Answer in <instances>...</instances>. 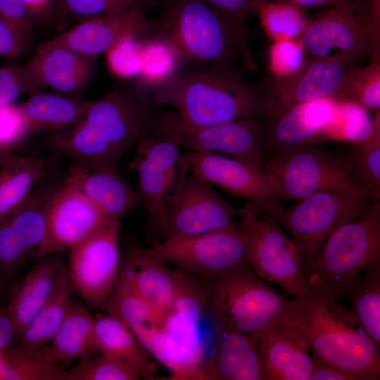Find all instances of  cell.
<instances>
[{
	"label": "cell",
	"instance_id": "56",
	"mask_svg": "<svg viewBox=\"0 0 380 380\" xmlns=\"http://www.w3.org/2000/svg\"><path fill=\"white\" fill-rule=\"evenodd\" d=\"M2 287H3L2 281H1V279L0 278V292H1V289H2Z\"/></svg>",
	"mask_w": 380,
	"mask_h": 380
},
{
	"label": "cell",
	"instance_id": "6",
	"mask_svg": "<svg viewBox=\"0 0 380 380\" xmlns=\"http://www.w3.org/2000/svg\"><path fill=\"white\" fill-rule=\"evenodd\" d=\"M202 277L212 303L227 322L250 334L258 336L281 324L291 303V298L264 282L251 266Z\"/></svg>",
	"mask_w": 380,
	"mask_h": 380
},
{
	"label": "cell",
	"instance_id": "19",
	"mask_svg": "<svg viewBox=\"0 0 380 380\" xmlns=\"http://www.w3.org/2000/svg\"><path fill=\"white\" fill-rule=\"evenodd\" d=\"M181 147L191 151L221 153L263 168L262 120L243 118L198 129H186L169 115Z\"/></svg>",
	"mask_w": 380,
	"mask_h": 380
},
{
	"label": "cell",
	"instance_id": "1",
	"mask_svg": "<svg viewBox=\"0 0 380 380\" xmlns=\"http://www.w3.org/2000/svg\"><path fill=\"white\" fill-rule=\"evenodd\" d=\"M186 64L155 89L153 98L175 110L179 127L198 129L243 118L265 120L280 114L261 87L245 81L236 67Z\"/></svg>",
	"mask_w": 380,
	"mask_h": 380
},
{
	"label": "cell",
	"instance_id": "55",
	"mask_svg": "<svg viewBox=\"0 0 380 380\" xmlns=\"http://www.w3.org/2000/svg\"><path fill=\"white\" fill-rule=\"evenodd\" d=\"M11 154L8 150L0 149V167Z\"/></svg>",
	"mask_w": 380,
	"mask_h": 380
},
{
	"label": "cell",
	"instance_id": "8",
	"mask_svg": "<svg viewBox=\"0 0 380 380\" xmlns=\"http://www.w3.org/2000/svg\"><path fill=\"white\" fill-rule=\"evenodd\" d=\"M371 198L365 192L321 191L290 207L276 203L262 209L288 232L302 263L317 252L336 228L357 217Z\"/></svg>",
	"mask_w": 380,
	"mask_h": 380
},
{
	"label": "cell",
	"instance_id": "36",
	"mask_svg": "<svg viewBox=\"0 0 380 380\" xmlns=\"http://www.w3.org/2000/svg\"><path fill=\"white\" fill-rule=\"evenodd\" d=\"M63 369L41 348H8L0 355V380H61Z\"/></svg>",
	"mask_w": 380,
	"mask_h": 380
},
{
	"label": "cell",
	"instance_id": "4",
	"mask_svg": "<svg viewBox=\"0 0 380 380\" xmlns=\"http://www.w3.org/2000/svg\"><path fill=\"white\" fill-rule=\"evenodd\" d=\"M154 34L170 39L186 63L255 69L248 42L230 20L202 0H165Z\"/></svg>",
	"mask_w": 380,
	"mask_h": 380
},
{
	"label": "cell",
	"instance_id": "20",
	"mask_svg": "<svg viewBox=\"0 0 380 380\" xmlns=\"http://www.w3.org/2000/svg\"><path fill=\"white\" fill-rule=\"evenodd\" d=\"M156 29L157 18H150L144 8L134 7L119 14L82 20L48 42L96 58L124 38H143L155 34Z\"/></svg>",
	"mask_w": 380,
	"mask_h": 380
},
{
	"label": "cell",
	"instance_id": "24",
	"mask_svg": "<svg viewBox=\"0 0 380 380\" xmlns=\"http://www.w3.org/2000/svg\"><path fill=\"white\" fill-rule=\"evenodd\" d=\"M118 275L163 317L181 291L184 271L172 270L135 250L120 264Z\"/></svg>",
	"mask_w": 380,
	"mask_h": 380
},
{
	"label": "cell",
	"instance_id": "7",
	"mask_svg": "<svg viewBox=\"0 0 380 380\" xmlns=\"http://www.w3.org/2000/svg\"><path fill=\"white\" fill-rule=\"evenodd\" d=\"M237 213L238 208L230 205L212 184L190 172L178 170L171 191L149 226L160 233L164 240L235 229Z\"/></svg>",
	"mask_w": 380,
	"mask_h": 380
},
{
	"label": "cell",
	"instance_id": "47",
	"mask_svg": "<svg viewBox=\"0 0 380 380\" xmlns=\"http://www.w3.org/2000/svg\"><path fill=\"white\" fill-rule=\"evenodd\" d=\"M0 18L25 49L31 37L33 22L25 0H0Z\"/></svg>",
	"mask_w": 380,
	"mask_h": 380
},
{
	"label": "cell",
	"instance_id": "31",
	"mask_svg": "<svg viewBox=\"0 0 380 380\" xmlns=\"http://www.w3.org/2000/svg\"><path fill=\"white\" fill-rule=\"evenodd\" d=\"M53 160L33 154H11L0 167V221L29 196Z\"/></svg>",
	"mask_w": 380,
	"mask_h": 380
},
{
	"label": "cell",
	"instance_id": "17",
	"mask_svg": "<svg viewBox=\"0 0 380 380\" xmlns=\"http://www.w3.org/2000/svg\"><path fill=\"white\" fill-rule=\"evenodd\" d=\"M303 44L311 57L330 55L333 49L360 59L371 56L372 34L367 0H350L348 6L323 11L308 21Z\"/></svg>",
	"mask_w": 380,
	"mask_h": 380
},
{
	"label": "cell",
	"instance_id": "40",
	"mask_svg": "<svg viewBox=\"0 0 380 380\" xmlns=\"http://www.w3.org/2000/svg\"><path fill=\"white\" fill-rule=\"evenodd\" d=\"M139 374L117 356L101 352L98 357L80 360L78 364L63 369L61 380H137Z\"/></svg>",
	"mask_w": 380,
	"mask_h": 380
},
{
	"label": "cell",
	"instance_id": "34",
	"mask_svg": "<svg viewBox=\"0 0 380 380\" xmlns=\"http://www.w3.org/2000/svg\"><path fill=\"white\" fill-rule=\"evenodd\" d=\"M176 46L167 38L152 34L141 39V68L138 83L156 89L171 79L185 64Z\"/></svg>",
	"mask_w": 380,
	"mask_h": 380
},
{
	"label": "cell",
	"instance_id": "41",
	"mask_svg": "<svg viewBox=\"0 0 380 380\" xmlns=\"http://www.w3.org/2000/svg\"><path fill=\"white\" fill-rule=\"evenodd\" d=\"M346 155L360 186L380 201V141L365 139L353 144Z\"/></svg>",
	"mask_w": 380,
	"mask_h": 380
},
{
	"label": "cell",
	"instance_id": "26",
	"mask_svg": "<svg viewBox=\"0 0 380 380\" xmlns=\"http://www.w3.org/2000/svg\"><path fill=\"white\" fill-rule=\"evenodd\" d=\"M69 170L80 190L110 218L119 219L144 207L137 191L117 168L89 169L75 163Z\"/></svg>",
	"mask_w": 380,
	"mask_h": 380
},
{
	"label": "cell",
	"instance_id": "39",
	"mask_svg": "<svg viewBox=\"0 0 380 380\" xmlns=\"http://www.w3.org/2000/svg\"><path fill=\"white\" fill-rule=\"evenodd\" d=\"M332 100L352 101L368 110H379L380 59H370L365 66L354 65Z\"/></svg>",
	"mask_w": 380,
	"mask_h": 380
},
{
	"label": "cell",
	"instance_id": "35",
	"mask_svg": "<svg viewBox=\"0 0 380 380\" xmlns=\"http://www.w3.org/2000/svg\"><path fill=\"white\" fill-rule=\"evenodd\" d=\"M346 296L349 298L351 312L380 346V260L357 277Z\"/></svg>",
	"mask_w": 380,
	"mask_h": 380
},
{
	"label": "cell",
	"instance_id": "46",
	"mask_svg": "<svg viewBox=\"0 0 380 380\" xmlns=\"http://www.w3.org/2000/svg\"><path fill=\"white\" fill-rule=\"evenodd\" d=\"M31 136L20 106L13 103L0 106V149L10 151Z\"/></svg>",
	"mask_w": 380,
	"mask_h": 380
},
{
	"label": "cell",
	"instance_id": "33",
	"mask_svg": "<svg viewBox=\"0 0 380 380\" xmlns=\"http://www.w3.org/2000/svg\"><path fill=\"white\" fill-rule=\"evenodd\" d=\"M71 286L68 269L62 264L49 297L16 338L17 347L37 350L51 341L65 317L71 300Z\"/></svg>",
	"mask_w": 380,
	"mask_h": 380
},
{
	"label": "cell",
	"instance_id": "44",
	"mask_svg": "<svg viewBox=\"0 0 380 380\" xmlns=\"http://www.w3.org/2000/svg\"><path fill=\"white\" fill-rule=\"evenodd\" d=\"M303 42L291 39H278L272 45L269 65L274 77L289 76L300 69L304 63Z\"/></svg>",
	"mask_w": 380,
	"mask_h": 380
},
{
	"label": "cell",
	"instance_id": "27",
	"mask_svg": "<svg viewBox=\"0 0 380 380\" xmlns=\"http://www.w3.org/2000/svg\"><path fill=\"white\" fill-rule=\"evenodd\" d=\"M125 324L149 350L161 327L163 317L120 276L101 306Z\"/></svg>",
	"mask_w": 380,
	"mask_h": 380
},
{
	"label": "cell",
	"instance_id": "42",
	"mask_svg": "<svg viewBox=\"0 0 380 380\" xmlns=\"http://www.w3.org/2000/svg\"><path fill=\"white\" fill-rule=\"evenodd\" d=\"M141 39L126 37L105 52L110 72L121 79L137 77L141 68Z\"/></svg>",
	"mask_w": 380,
	"mask_h": 380
},
{
	"label": "cell",
	"instance_id": "10",
	"mask_svg": "<svg viewBox=\"0 0 380 380\" xmlns=\"http://www.w3.org/2000/svg\"><path fill=\"white\" fill-rule=\"evenodd\" d=\"M263 168L276 179L281 201H298L321 191L365 192L346 154L314 146L274 153L264 160Z\"/></svg>",
	"mask_w": 380,
	"mask_h": 380
},
{
	"label": "cell",
	"instance_id": "14",
	"mask_svg": "<svg viewBox=\"0 0 380 380\" xmlns=\"http://www.w3.org/2000/svg\"><path fill=\"white\" fill-rule=\"evenodd\" d=\"M119 225L115 219L69 250L71 285L90 308H101L118 277Z\"/></svg>",
	"mask_w": 380,
	"mask_h": 380
},
{
	"label": "cell",
	"instance_id": "37",
	"mask_svg": "<svg viewBox=\"0 0 380 380\" xmlns=\"http://www.w3.org/2000/svg\"><path fill=\"white\" fill-rule=\"evenodd\" d=\"M372 125V115L365 108L352 101H334L331 115L320 130L318 141L361 142L369 137Z\"/></svg>",
	"mask_w": 380,
	"mask_h": 380
},
{
	"label": "cell",
	"instance_id": "51",
	"mask_svg": "<svg viewBox=\"0 0 380 380\" xmlns=\"http://www.w3.org/2000/svg\"><path fill=\"white\" fill-rule=\"evenodd\" d=\"M23 50L24 47L16 40L0 18V55L6 57H16Z\"/></svg>",
	"mask_w": 380,
	"mask_h": 380
},
{
	"label": "cell",
	"instance_id": "29",
	"mask_svg": "<svg viewBox=\"0 0 380 380\" xmlns=\"http://www.w3.org/2000/svg\"><path fill=\"white\" fill-rule=\"evenodd\" d=\"M94 345L96 350L117 356L145 379H153L158 371L150 352L125 324L115 317H94Z\"/></svg>",
	"mask_w": 380,
	"mask_h": 380
},
{
	"label": "cell",
	"instance_id": "16",
	"mask_svg": "<svg viewBox=\"0 0 380 380\" xmlns=\"http://www.w3.org/2000/svg\"><path fill=\"white\" fill-rule=\"evenodd\" d=\"M179 169L262 208L281 201L274 177L264 168L243 160L216 153L188 151L182 153Z\"/></svg>",
	"mask_w": 380,
	"mask_h": 380
},
{
	"label": "cell",
	"instance_id": "57",
	"mask_svg": "<svg viewBox=\"0 0 380 380\" xmlns=\"http://www.w3.org/2000/svg\"><path fill=\"white\" fill-rule=\"evenodd\" d=\"M1 350H0V355H1Z\"/></svg>",
	"mask_w": 380,
	"mask_h": 380
},
{
	"label": "cell",
	"instance_id": "48",
	"mask_svg": "<svg viewBox=\"0 0 380 380\" xmlns=\"http://www.w3.org/2000/svg\"><path fill=\"white\" fill-rule=\"evenodd\" d=\"M224 15L236 28L243 39L247 40L245 18L251 12L254 0H202Z\"/></svg>",
	"mask_w": 380,
	"mask_h": 380
},
{
	"label": "cell",
	"instance_id": "43",
	"mask_svg": "<svg viewBox=\"0 0 380 380\" xmlns=\"http://www.w3.org/2000/svg\"><path fill=\"white\" fill-rule=\"evenodd\" d=\"M64 9L82 20L124 13L134 7L144 9L154 0H61Z\"/></svg>",
	"mask_w": 380,
	"mask_h": 380
},
{
	"label": "cell",
	"instance_id": "38",
	"mask_svg": "<svg viewBox=\"0 0 380 380\" xmlns=\"http://www.w3.org/2000/svg\"><path fill=\"white\" fill-rule=\"evenodd\" d=\"M301 8L291 0H254L251 12L272 38L293 39L302 36L308 21Z\"/></svg>",
	"mask_w": 380,
	"mask_h": 380
},
{
	"label": "cell",
	"instance_id": "11",
	"mask_svg": "<svg viewBox=\"0 0 380 380\" xmlns=\"http://www.w3.org/2000/svg\"><path fill=\"white\" fill-rule=\"evenodd\" d=\"M143 255L178 270L213 276L251 266L247 240L235 229L166 238L148 248L134 249Z\"/></svg>",
	"mask_w": 380,
	"mask_h": 380
},
{
	"label": "cell",
	"instance_id": "49",
	"mask_svg": "<svg viewBox=\"0 0 380 380\" xmlns=\"http://www.w3.org/2000/svg\"><path fill=\"white\" fill-rule=\"evenodd\" d=\"M313 359L314 363L310 380H358L357 377L353 374L314 357Z\"/></svg>",
	"mask_w": 380,
	"mask_h": 380
},
{
	"label": "cell",
	"instance_id": "32",
	"mask_svg": "<svg viewBox=\"0 0 380 380\" xmlns=\"http://www.w3.org/2000/svg\"><path fill=\"white\" fill-rule=\"evenodd\" d=\"M89 101L56 94L37 92L20 105L31 135L68 128L84 115Z\"/></svg>",
	"mask_w": 380,
	"mask_h": 380
},
{
	"label": "cell",
	"instance_id": "25",
	"mask_svg": "<svg viewBox=\"0 0 380 380\" xmlns=\"http://www.w3.org/2000/svg\"><path fill=\"white\" fill-rule=\"evenodd\" d=\"M209 379L263 380L258 336L227 323L208 369Z\"/></svg>",
	"mask_w": 380,
	"mask_h": 380
},
{
	"label": "cell",
	"instance_id": "13",
	"mask_svg": "<svg viewBox=\"0 0 380 380\" xmlns=\"http://www.w3.org/2000/svg\"><path fill=\"white\" fill-rule=\"evenodd\" d=\"M113 220L80 190L68 170L49 198L45 236L31 256L39 259L70 250Z\"/></svg>",
	"mask_w": 380,
	"mask_h": 380
},
{
	"label": "cell",
	"instance_id": "28",
	"mask_svg": "<svg viewBox=\"0 0 380 380\" xmlns=\"http://www.w3.org/2000/svg\"><path fill=\"white\" fill-rule=\"evenodd\" d=\"M39 262L23 279L6 306L16 339L49 297L62 263L52 255Z\"/></svg>",
	"mask_w": 380,
	"mask_h": 380
},
{
	"label": "cell",
	"instance_id": "18",
	"mask_svg": "<svg viewBox=\"0 0 380 380\" xmlns=\"http://www.w3.org/2000/svg\"><path fill=\"white\" fill-rule=\"evenodd\" d=\"M359 60L345 53L311 57L296 72L284 77L273 76L260 87L281 113L300 103L332 99L348 71Z\"/></svg>",
	"mask_w": 380,
	"mask_h": 380
},
{
	"label": "cell",
	"instance_id": "9",
	"mask_svg": "<svg viewBox=\"0 0 380 380\" xmlns=\"http://www.w3.org/2000/svg\"><path fill=\"white\" fill-rule=\"evenodd\" d=\"M237 222L247 240L249 264L263 281L279 286L291 298L305 293L302 266L295 244L274 217L246 201Z\"/></svg>",
	"mask_w": 380,
	"mask_h": 380
},
{
	"label": "cell",
	"instance_id": "5",
	"mask_svg": "<svg viewBox=\"0 0 380 380\" xmlns=\"http://www.w3.org/2000/svg\"><path fill=\"white\" fill-rule=\"evenodd\" d=\"M380 260V201L336 228L317 252L301 263L307 289L340 300L357 277Z\"/></svg>",
	"mask_w": 380,
	"mask_h": 380
},
{
	"label": "cell",
	"instance_id": "45",
	"mask_svg": "<svg viewBox=\"0 0 380 380\" xmlns=\"http://www.w3.org/2000/svg\"><path fill=\"white\" fill-rule=\"evenodd\" d=\"M42 89L25 66L0 68V106L13 103L22 95L30 96Z\"/></svg>",
	"mask_w": 380,
	"mask_h": 380
},
{
	"label": "cell",
	"instance_id": "3",
	"mask_svg": "<svg viewBox=\"0 0 380 380\" xmlns=\"http://www.w3.org/2000/svg\"><path fill=\"white\" fill-rule=\"evenodd\" d=\"M281 324L305 343L315 358L358 380L380 379V346L340 300L307 289L291 298Z\"/></svg>",
	"mask_w": 380,
	"mask_h": 380
},
{
	"label": "cell",
	"instance_id": "30",
	"mask_svg": "<svg viewBox=\"0 0 380 380\" xmlns=\"http://www.w3.org/2000/svg\"><path fill=\"white\" fill-rule=\"evenodd\" d=\"M53 362H68L90 355L94 345V317L77 301L70 300L65 317L51 341L41 348Z\"/></svg>",
	"mask_w": 380,
	"mask_h": 380
},
{
	"label": "cell",
	"instance_id": "50",
	"mask_svg": "<svg viewBox=\"0 0 380 380\" xmlns=\"http://www.w3.org/2000/svg\"><path fill=\"white\" fill-rule=\"evenodd\" d=\"M372 34V59L380 58V0H367Z\"/></svg>",
	"mask_w": 380,
	"mask_h": 380
},
{
	"label": "cell",
	"instance_id": "22",
	"mask_svg": "<svg viewBox=\"0 0 380 380\" xmlns=\"http://www.w3.org/2000/svg\"><path fill=\"white\" fill-rule=\"evenodd\" d=\"M95 57L46 42L39 45L25 65L42 89L50 87L65 94H75L91 79Z\"/></svg>",
	"mask_w": 380,
	"mask_h": 380
},
{
	"label": "cell",
	"instance_id": "53",
	"mask_svg": "<svg viewBox=\"0 0 380 380\" xmlns=\"http://www.w3.org/2000/svg\"><path fill=\"white\" fill-rule=\"evenodd\" d=\"M25 1L34 20L48 14L53 0H25Z\"/></svg>",
	"mask_w": 380,
	"mask_h": 380
},
{
	"label": "cell",
	"instance_id": "15",
	"mask_svg": "<svg viewBox=\"0 0 380 380\" xmlns=\"http://www.w3.org/2000/svg\"><path fill=\"white\" fill-rule=\"evenodd\" d=\"M51 166L25 200L0 221L2 274L15 272L44 238L48 202L63 177L58 165Z\"/></svg>",
	"mask_w": 380,
	"mask_h": 380
},
{
	"label": "cell",
	"instance_id": "54",
	"mask_svg": "<svg viewBox=\"0 0 380 380\" xmlns=\"http://www.w3.org/2000/svg\"><path fill=\"white\" fill-rule=\"evenodd\" d=\"M301 7L329 5L333 7L344 8L348 6L350 0H291Z\"/></svg>",
	"mask_w": 380,
	"mask_h": 380
},
{
	"label": "cell",
	"instance_id": "2",
	"mask_svg": "<svg viewBox=\"0 0 380 380\" xmlns=\"http://www.w3.org/2000/svg\"><path fill=\"white\" fill-rule=\"evenodd\" d=\"M153 99L138 82L120 83L89 101L74 125L51 133L44 144L89 169L117 168L118 160L151 120Z\"/></svg>",
	"mask_w": 380,
	"mask_h": 380
},
{
	"label": "cell",
	"instance_id": "52",
	"mask_svg": "<svg viewBox=\"0 0 380 380\" xmlns=\"http://www.w3.org/2000/svg\"><path fill=\"white\" fill-rule=\"evenodd\" d=\"M15 336V330L6 307L0 308V350L8 348Z\"/></svg>",
	"mask_w": 380,
	"mask_h": 380
},
{
	"label": "cell",
	"instance_id": "12",
	"mask_svg": "<svg viewBox=\"0 0 380 380\" xmlns=\"http://www.w3.org/2000/svg\"><path fill=\"white\" fill-rule=\"evenodd\" d=\"M151 124L155 128L153 133L148 134L146 127L136 139V154L128 165L137 175V191L147 211L149 224L175 184L182 155L165 114L157 120L152 118Z\"/></svg>",
	"mask_w": 380,
	"mask_h": 380
},
{
	"label": "cell",
	"instance_id": "23",
	"mask_svg": "<svg viewBox=\"0 0 380 380\" xmlns=\"http://www.w3.org/2000/svg\"><path fill=\"white\" fill-rule=\"evenodd\" d=\"M258 338L263 380H310L313 357L288 327L274 324L262 331Z\"/></svg>",
	"mask_w": 380,
	"mask_h": 380
},
{
	"label": "cell",
	"instance_id": "21",
	"mask_svg": "<svg viewBox=\"0 0 380 380\" xmlns=\"http://www.w3.org/2000/svg\"><path fill=\"white\" fill-rule=\"evenodd\" d=\"M334 101L323 99L292 106L279 115L262 120V148L274 153L313 146L331 115Z\"/></svg>",
	"mask_w": 380,
	"mask_h": 380
}]
</instances>
